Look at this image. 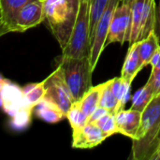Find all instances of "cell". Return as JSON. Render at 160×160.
I'll return each mask as SVG.
<instances>
[{
    "label": "cell",
    "mask_w": 160,
    "mask_h": 160,
    "mask_svg": "<svg viewBox=\"0 0 160 160\" xmlns=\"http://www.w3.org/2000/svg\"><path fill=\"white\" fill-rule=\"evenodd\" d=\"M6 82H7V79H6L3 75L0 74V91H1V89L3 88L4 84L6 83Z\"/></svg>",
    "instance_id": "1f68e13d"
},
{
    "label": "cell",
    "mask_w": 160,
    "mask_h": 160,
    "mask_svg": "<svg viewBox=\"0 0 160 160\" xmlns=\"http://www.w3.org/2000/svg\"><path fill=\"white\" fill-rule=\"evenodd\" d=\"M95 124L102 130V132L107 138L118 133V128L115 123L114 115L110 112L100 117L98 120L95 122Z\"/></svg>",
    "instance_id": "d4e9b609"
},
{
    "label": "cell",
    "mask_w": 160,
    "mask_h": 160,
    "mask_svg": "<svg viewBox=\"0 0 160 160\" xmlns=\"http://www.w3.org/2000/svg\"><path fill=\"white\" fill-rule=\"evenodd\" d=\"M22 92L26 101L34 107L37 103H38L40 100L44 98L45 96L44 82H41L26 84L24 87H22Z\"/></svg>",
    "instance_id": "44dd1931"
},
{
    "label": "cell",
    "mask_w": 160,
    "mask_h": 160,
    "mask_svg": "<svg viewBox=\"0 0 160 160\" xmlns=\"http://www.w3.org/2000/svg\"><path fill=\"white\" fill-rule=\"evenodd\" d=\"M102 87H103V83L96 86H92L78 101L82 111L84 112L86 116L89 117L91 113L98 107Z\"/></svg>",
    "instance_id": "e0dca14e"
},
{
    "label": "cell",
    "mask_w": 160,
    "mask_h": 160,
    "mask_svg": "<svg viewBox=\"0 0 160 160\" xmlns=\"http://www.w3.org/2000/svg\"><path fill=\"white\" fill-rule=\"evenodd\" d=\"M121 3V0H109L108 5L98 21L93 34L90 38V53L89 62L93 71L95 70L98 59L106 46V40L108 37V32L112 21V17L116 7Z\"/></svg>",
    "instance_id": "5b68a950"
},
{
    "label": "cell",
    "mask_w": 160,
    "mask_h": 160,
    "mask_svg": "<svg viewBox=\"0 0 160 160\" xmlns=\"http://www.w3.org/2000/svg\"><path fill=\"white\" fill-rule=\"evenodd\" d=\"M90 53V4L89 0H80L77 19L62 56L82 58Z\"/></svg>",
    "instance_id": "277c9868"
},
{
    "label": "cell",
    "mask_w": 160,
    "mask_h": 160,
    "mask_svg": "<svg viewBox=\"0 0 160 160\" xmlns=\"http://www.w3.org/2000/svg\"><path fill=\"white\" fill-rule=\"evenodd\" d=\"M155 98L154 90L151 83L147 81L145 85L136 91V93L132 97V105L131 109L142 112L147 105L151 102V100Z\"/></svg>",
    "instance_id": "d6986e66"
},
{
    "label": "cell",
    "mask_w": 160,
    "mask_h": 160,
    "mask_svg": "<svg viewBox=\"0 0 160 160\" xmlns=\"http://www.w3.org/2000/svg\"><path fill=\"white\" fill-rule=\"evenodd\" d=\"M32 0H0V9L3 21L8 32H15L16 21L22 8Z\"/></svg>",
    "instance_id": "4fadbf2b"
},
{
    "label": "cell",
    "mask_w": 160,
    "mask_h": 160,
    "mask_svg": "<svg viewBox=\"0 0 160 160\" xmlns=\"http://www.w3.org/2000/svg\"><path fill=\"white\" fill-rule=\"evenodd\" d=\"M45 21L44 0H32L20 10L15 26V32H24L36 27Z\"/></svg>",
    "instance_id": "9c48e42d"
},
{
    "label": "cell",
    "mask_w": 160,
    "mask_h": 160,
    "mask_svg": "<svg viewBox=\"0 0 160 160\" xmlns=\"http://www.w3.org/2000/svg\"><path fill=\"white\" fill-rule=\"evenodd\" d=\"M115 123L118 128V133L133 140L141 124L142 112L133 110H122L115 115Z\"/></svg>",
    "instance_id": "8fae6325"
},
{
    "label": "cell",
    "mask_w": 160,
    "mask_h": 160,
    "mask_svg": "<svg viewBox=\"0 0 160 160\" xmlns=\"http://www.w3.org/2000/svg\"><path fill=\"white\" fill-rule=\"evenodd\" d=\"M33 111L38 118L49 124H56L66 118L65 112L59 107L45 98L37 103Z\"/></svg>",
    "instance_id": "5bb4252c"
},
{
    "label": "cell",
    "mask_w": 160,
    "mask_h": 160,
    "mask_svg": "<svg viewBox=\"0 0 160 160\" xmlns=\"http://www.w3.org/2000/svg\"><path fill=\"white\" fill-rule=\"evenodd\" d=\"M154 31L158 38L160 42V0L158 1V6H156V15H155V26Z\"/></svg>",
    "instance_id": "83f0119b"
},
{
    "label": "cell",
    "mask_w": 160,
    "mask_h": 160,
    "mask_svg": "<svg viewBox=\"0 0 160 160\" xmlns=\"http://www.w3.org/2000/svg\"><path fill=\"white\" fill-rule=\"evenodd\" d=\"M0 108H2V98L0 97Z\"/></svg>",
    "instance_id": "e575fe53"
},
{
    "label": "cell",
    "mask_w": 160,
    "mask_h": 160,
    "mask_svg": "<svg viewBox=\"0 0 160 160\" xmlns=\"http://www.w3.org/2000/svg\"><path fill=\"white\" fill-rule=\"evenodd\" d=\"M150 160H160V145L158 147L156 152L153 154V156L151 157Z\"/></svg>",
    "instance_id": "4dcf8cb0"
},
{
    "label": "cell",
    "mask_w": 160,
    "mask_h": 160,
    "mask_svg": "<svg viewBox=\"0 0 160 160\" xmlns=\"http://www.w3.org/2000/svg\"><path fill=\"white\" fill-rule=\"evenodd\" d=\"M32 108H27L20 111L14 116L11 117L10 126L14 130H23L25 129L31 122Z\"/></svg>",
    "instance_id": "cb8c5ba5"
},
{
    "label": "cell",
    "mask_w": 160,
    "mask_h": 160,
    "mask_svg": "<svg viewBox=\"0 0 160 160\" xmlns=\"http://www.w3.org/2000/svg\"><path fill=\"white\" fill-rule=\"evenodd\" d=\"M148 82L153 87L155 97L160 95V71H151Z\"/></svg>",
    "instance_id": "484cf974"
},
{
    "label": "cell",
    "mask_w": 160,
    "mask_h": 160,
    "mask_svg": "<svg viewBox=\"0 0 160 160\" xmlns=\"http://www.w3.org/2000/svg\"><path fill=\"white\" fill-rule=\"evenodd\" d=\"M142 68H143L142 65V60L139 52V45L138 42H134L130 44L129 49L128 51L125 63L122 68L121 77L123 80L132 83L137 74Z\"/></svg>",
    "instance_id": "7c38bea8"
},
{
    "label": "cell",
    "mask_w": 160,
    "mask_h": 160,
    "mask_svg": "<svg viewBox=\"0 0 160 160\" xmlns=\"http://www.w3.org/2000/svg\"><path fill=\"white\" fill-rule=\"evenodd\" d=\"M160 132V95L155 97L142 112L140 127L132 140V158L150 160L156 152Z\"/></svg>",
    "instance_id": "6da1fadb"
},
{
    "label": "cell",
    "mask_w": 160,
    "mask_h": 160,
    "mask_svg": "<svg viewBox=\"0 0 160 160\" xmlns=\"http://www.w3.org/2000/svg\"><path fill=\"white\" fill-rule=\"evenodd\" d=\"M133 0H121L122 3H126V4H131Z\"/></svg>",
    "instance_id": "836d02e7"
},
{
    "label": "cell",
    "mask_w": 160,
    "mask_h": 160,
    "mask_svg": "<svg viewBox=\"0 0 160 160\" xmlns=\"http://www.w3.org/2000/svg\"><path fill=\"white\" fill-rule=\"evenodd\" d=\"M156 1L155 0H144L142 16L140 24V31L138 36V41L144 39L152 31L155 26V15H156Z\"/></svg>",
    "instance_id": "9a60e30c"
},
{
    "label": "cell",
    "mask_w": 160,
    "mask_h": 160,
    "mask_svg": "<svg viewBox=\"0 0 160 160\" xmlns=\"http://www.w3.org/2000/svg\"><path fill=\"white\" fill-rule=\"evenodd\" d=\"M107 137L95 123H86L83 127L72 130V147L91 149L100 145Z\"/></svg>",
    "instance_id": "30bf717a"
},
{
    "label": "cell",
    "mask_w": 160,
    "mask_h": 160,
    "mask_svg": "<svg viewBox=\"0 0 160 160\" xmlns=\"http://www.w3.org/2000/svg\"><path fill=\"white\" fill-rule=\"evenodd\" d=\"M132 32V10L131 5L122 3L113 11L106 45L120 43L121 45L130 41Z\"/></svg>",
    "instance_id": "8992f818"
},
{
    "label": "cell",
    "mask_w": 160,
    "mask_h": 160,
    "mask_svg": "<svg viewBox=\"0 0 160 160\" xmlns=\"http://www.w3.org/2000/svg\"><path fill=\"white\" fill-rule=\"evenodd\" d=\"M152 71H160V58L158 62V64H157V66L152 68Z\"/></svg>",
    "instance_id": "d6a6232c"
},
{
    "label": "cell",
    "mask_w": 160,
    "mask_h": 160,
    "mask_svg": "<svg viewBox=\"0 0 160 160\" xmlns=\"http://www.w3.org/2000/svg\"><path fill=\"white\" fill-rule=\"evenodd\" d=\"M45 96L44 98L59 107L65 114L70 109L74 100L65 81L62 69L58 68L44 81Z\"/></svg>",
    "instance_id": "52a82bcc"
},
{
    "label": "cell",
    "mask_w": 160,
    "mask_h": 160,
    "mask_svg": "<svg viewBox=\"0 0 160 160\" xmlns=\"http://www.w3.org/2000/svg\"><path fill=\"white\" fill-rule=\"evenodd\" d=\"M111 81L112 90L116 96L117 99L119 100L121 109L124 110L127 102L130 98V90H131V83L123 80L122 77L113 78Z\"/></svg>",
    "instance_id": "ffe728a7"
},
{
    "label": "cell",
    "mask_w": 160,
    "mask_h": 160,
    "mask_svg": "<svg viewBox=\"0 0 160 160\" xmlns=\"http://www.w3.org/2000/svg\"><path fill=\"white\" fill-rule=\"evenodd\" d=\"M7 33H9L8 32V29L7 28L4 21H3V18H2V13H1V9H0V37L7 34Z\"/></svg>",
    "instance_id": "f546056e"
},
{
    "label": "cell",
    "mask_w": 160,
    "mask_h": 160,
    "mask_svg": "<svg viewBox=\"0 0 160 160\" xmlns=\"http://www.w3.org/2000/svg\"><path fill=\"white\" fill-rule=\"evenodd\" d=\"M45 20L63 50L70 38L80 6V0H44Z\"/></svg>",
    "instance_id": "7a4b0ae2"
},
{
    "label": "cell",
    "mask_w": 160,
    "mask_h": 160,
    "mask_svg": "<svg viewBox=\"0 0 160 160\" xmlns=\"http://www.w3.org/2000/svg\"><path fill=\"white\" fill-rule=\"evenodd\" d=\"M158 143H159V145H160V132H159V136H158Z\"/></svg>",
    "instance_id": "d590c367"
},
{
    "label": "cell",
    "mask_w": 160,
    "mask_h": 160,
    "mask_svg": "<svg viewBox=\"0 0 160 160\" xmlns=\"http://www.w3.org/2000/svg\"><path fill=\"white\" fill-rule=\"evenodd\" d=\"M138 45L142 65V68H145L146 66L150 65L151 58L160 48V42L155 31H152L144 39L138 41Z\"/></svg>",
    "instance_id": "2e32d148"
},
{
    "label": "cell",
    "mask_w": 160,
    "mask_h": 160,
    "mask_svg": "<svg viewBox=\"0 0 160 160\" xmlns=\"http://www.w3.org/2000/svg\"><path fill=\"white\" fill-rule=\"evenodd\" d=\"M109 0H89L90 4V38L95 26L104 12Z\"/></svg>",
    "instance_id": "603a6c76"
},
{
    "label": "cell",
    "mask_w": 160,
    "mask_h": 160,
    "mask_svg": "<svg viewBox=\"0 0 160 160\" xmlns=\"http://www.w3.org/2000/svg\"><path fill=\"white\" fill-rule=\"evenodd\" d=\"M66 117L68 118L72 130H76L83 127L88 122V116H86L82 111L78 101L73 102L70 109L68 111Z\"/></svg>",
    "instance_id": "7402d4cb"
},
{
    "label": "cell",
    "mask_w": 160,
    "mask_h": 160,
    "mask_svg": "<svg viewBox=\"0 0 160 160\" xmlns=\"http://www.w3.org/2000/svg\"><path fill=\"white\" fill-rule=\"evenodd\" d=\"M107 113H109V112H108L106 109H104V108L98 106V107L91 113V115L88 117V122H87V123H95L97 120H98L100 117H102L103 115H105V114H107ZM110 113H111V112H110Z\"/></svg>",
    "instance_id": "4316f807"
},
{
    "label": "cell",
    "mask_w": 160,
    "mask_h": 160,
    "mask_svg": "<svg viewBox=\"0 0 160 160\" xmlns=\"http://www.w3.org/2000/svg\"><path fill=\"white\" fill-rule=\"evenodd\" d=\"M98 106L106 109L109 112H111L113 115H115L118 112L122 111L119 100L117 99L116 96L112 90L111 81L103 82V87H102Z\"/></svg>",
    "instance_id": "ac0fdd59"
},
{
    "label": "cell",
    "mask_w": 160,
    "mask_h": 160,
    "mask_svg": "<svg viewBox=\"0 0 160 160\" xmlns=\"http://www.w3.org/2000/svg\"><path fill=\"white\" fill-rule=\"evenodd\" d=\"M160 58V48L154 53V55H153V57L151 58V61H150V65H151V67H152V68H155L156 66H157V64H158V60H159Z\"/></svg>",
    "instance_id": "f1b7e54d"
},
{
    "label": "cell",
    "mask_w": 160,
    "mask_h": 160,
    "mask_svg": "<svg viewBox=\"0 0 160 160\" xmlns=\"http://www.w3.org/2000/svg\"><path fill=\"white\" fill-rule=\"evenodd\" d=\"M0 97L2 98V109L10 117L23 109H34V107L26 101L22 88L8 80H7L0 91Z\"/></svg>",
    "instance_id": "ba28073f"
},
{
    "label": "cell",
    "mask_w": 160,
    "mask_h": 160,
    "mask_svg": "<svg viewBox=\"0 0 160 160\" xmlns=\"http://www.w3.org/2000/svg\"><path fill=\"white\" fill-rule=\"evenodd\" d=\"M67 85L71 93L74 102L79 101L83 95L93 86L89 58H75L62 56L59 64Z\"/></svg>",
    "instance_id": "3957f363"
}]
</instances>
